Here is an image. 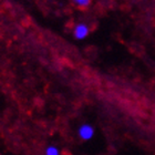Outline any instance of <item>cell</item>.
<instances>
[{
  "label": "cell",
  "mask_w": 155,
  "mask_h": 155,
  "mask_svg": "<svg viewBox=\"0 0 155 155\" xmlns=\"http://www.w3.org/2000/svg\"><path fill=\"white\" fill-rule=\"evenodd\" d=\"M94 130L93 127L89 124H84L79 129V135H80L81 139L83 140H90L92 136H93Z\"/></svg>",
  "instance_id": "obj_1"
},
{
  "label": "cell",
  "mask_w": 155,
  "mask_h": 155,
  "mask_svg": "<svg viewBox=\"0 0 155 155\" xmlns=\"http://www.w3.org/2000/svg\"><path fill=\"white\" fill-rule=\"evenodd\" d=\"M87 33H89V30H87V26H85V25H82V23H81V25H78V26L75 27V29H74L75 38L83 39L87 36Z\"/></svg>",
  "instance_id": "obj_2"
},
{
  "label": "cell",
  "mask_w": 155,
  "mask_h": 155,
  "mask_svg": "<svg viewBox=\"0 0 155 155\" xmlns=\"http://www.w3.org/2000/svg\"><path fill=\"white\" fill-rule=\"evenodd\" d=\"M74 6L78 7L79 9H87V7L91 5V0H72Z\"/></svg>",
  "instance_id": "obj_3"
},
{
  "label": "cell",
  "mask_w": 155,
  "mask_h": 155,
  "mask_svg": "<svg viewBox=\"0 0 155 155\" xmlns=\"http://www.w3.org/2000/svg\"><path fill=\"white\" fill-rule=\"evenodd\" d=\"M45 154L47 155H59V151L57 150V147H54V146H50V147H48Z\"/></svg>",
  "instance_id": "obj_4"
}]
</instances>
